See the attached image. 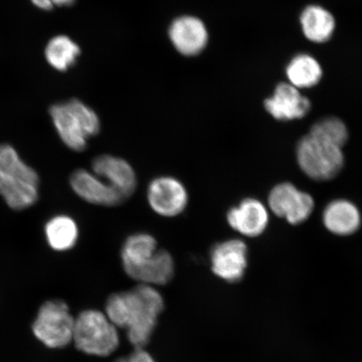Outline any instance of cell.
Returning a JSON list of instances; mask_svg holds the SVG:
<instances>
[{
    "instance_id": "obj_1",
    "label": "cell",
    "mask_w": 362,
    "mask_h": 362,
    "mask_svg": "<svg viewBox=\"0 0 362 362\" xmlns=\"http://www.w3.org/2000/svg\"><path fill=\"white\" fill-rule=\"evenodd\" d=\"M165 301L156 287L139 284L129 291L112 294L105 314L117 329H124L134 348L148 345Z\"/></svg>"
},
{
    "instance_id": "obj_2",
    "label": "cell",
    "mask_w": 362,
    "mask_h": 362,
    "mask_svg": "<svg viewBox=\"0 0 362 362\" xmlns=\"http://www.w3.org/2000/svg\"><path fill=\"white\" fill-rule=\"evenodd\" d=\"M49 112L58 135L71 151H84L89 140L100 133L97 113L76 99L55 104Z\"/></svg>"
},
{
    "instance_id": "obj_3",
    "label": "cell",
    "mask_w": 362,
    "mask_h": 362,
    "mask_svg": "<svg viewBox=\"0 0 362 362\" xmlns=\"http://www.w3.org/2000/svg\"><path fill=\"white\" fill-rule=\"evenodd\" d=\"M72 341L85 354L108 356L119 346V329L105 313L84 310L75 318Z\"/></svg>"
},
{
    "instance_id": "obj_4",
    "label": "cell",
    "mask_w": 362,
    "mask_h": 362,
    "mask_svg": "<svg viewBox=\"0 0 362 362\" xmlns=\"http://www.w3.org/2000/svg\"><path fill=\"white\" fill-rule=\"evenodd\" d=\"M296 156L303 172L317 181H327L336 177L341 171L345 160L341 148L310 134L298 143Z\"/></svg>"
},
{
    "instance_id": "obj_5",
    "label": "cell",
    "mask_w": 362,
    "mask_h": 362,
    "mask_svg": "<svg viewBox=\"0 0 362 362\" xmlns=\"http://www.w3.org/2000/svg\"><path fill=\"white\" fill-rule=\"evenodd\" d=\"M75 318L65 302L54 300L40 308L33 332L49 348L65 347L74 339Z\"/></svg>"
},
{
    "instance_id": "obj_6",
    "label": "cell",
    "mask_w": 362,
    "mask_h": 362,
    "mask_svg": "<svg viewBox=\"0 0 362 362\" xmlns=\"http://www.w3.org/2000/svg\"><path fill=\"white\" fill-rule=\"evenodd\" d=\"M147 199L151 209L165 217L180 215L189 203L187 188L173 176H158L151 180L147 189Z\"/></svg>"
},
{
    "instance_id": "obj_7",
    "label": "cell",
    "mask_w": 362,
    "mask_h": 362,
    "mask_svg": "<svg viewBox=\"0 0 362 362\" xmlns=\"http://www.w3.org/2000/svg\"><path fill=\"white\" fill-rule=\"evenodd\" d=\"M269 205L276 216L283 217L291 224L298 225L309 218L315 202L310 194L300 191L291 183L284 182L272 189Z\"/></svg>"
},
{
    "instance_id": "obj_8",
    "label": "cell",
    "mask_w": 362,
    "mask_h": 362,
    "mask_svg": "<svg viewBox=\"0 0 362 362\" xmlns=\"http://www.w3.org/2000/svg\"><path fill=\"white\" fill-rule=\"evenodd\" d=\"M123 267L129 277L140 284L153 287L170 283L175 275L173 257L161 248H158L151 255Z\"/></svg>"
},
{
    "instance_id": "obj_9",
    "label": "cell",
    "mask_w": 362,
    "mask_h": 362,
    "mask_svg": "<svg viewBox=\"0 0 362 362\" xmlns=\"http://www.w3.org/2000/svg\"><path fill=\"white\" fill-rule=\"evenodd\" d=\"M70 185L80 198L93 205L117 206L127 200L105 180L87 170H75L71 175Z\"/></svg>"
},
{
    "instance_id": "obj_10",
    "label": "cell",
    "mask_w": 362,
    "mask_h": 362,
    "mask_svg": "<svg viewBox=\"0 0 362 362\" xmlns=\"http://www.w3.org/2000/svg\"><path fill=\"white\" fill-rule=\"evenodd\" d=\"M247 253L246 244L241 240H228L216 244L211 251L212 272L226 281H238L247 268Z\"/></svg>"
},
{
    "instance_id": "obj_11",
    "label": "cell",
    "mask_w": 362,
    "mask_h": 362,
    "mask_svg": "<svg viewBox=\"0 0 362 362\" xmlns=\"http://www.w3.org/2000/svg\"><path fill=\"white\" fill-rule=\"evenodd\" d=\"M92 170L126 199L137 188V176L132 165L120 157L98 156L92 162Z\"/></svg>"
},
{
    "instance_id": "obj_12",
    "label": "cell",
    "mask_w": 362,
    "mask_h": 362,
    "mask_svg": "<svg viewBox=\"0 0 362 362\" xmlns=\"http://www.w3.org/2000/svg\"><path fill=\"white\" fill-rule=\"evenodd\" d=\"M266 110L275 119L291 121L300 119L310 112L311 104L303 96L300 89L291 83H280L276 87L273 96L264 102Z\"/></svg>"
},
{
    "instance_id": "obj_13",
    "label": "cell",
    "mask_w": 362,
    "mask_h": 362,
    "mask_svg": "<svg viewBox=\"0 0 362 362\" xmlns=\"http://www.w3.org/2000/svg\"><path fill=\"white\" fill-rule=\"evenodd\" d=\"M230 228L244 236L255 238L264 232L269 224L267 208L259 201L247 198L230 208L226 215Z\"/></svg>"
},
{
    "instance_id": "obj_14",
    "label": "cell",
    "mask_w": 362,
    "mask_h": 362,
    "mask_svg": "<svg viewBox=\"0 0 362 362\" xmlns=\"http://www.w3.org/2000/svg\"><path fill=\"white\" fill-rule=\"evenodd\" d=\"M169 34L174 47L185 56L197 55L206 47L208 42L206 26L196 17L178 18L172 23Z\"/></svg>"
},
{
    "instance_id": "obj_15",
    "label": "cell",
    "mask_w": 362,
    "mask_h": 362,
    "mask_svg": "<svg viewBox=\"0 0 362 362\" xmlns=\"http://www.w3.org/2000/svg\"><path fill=\"white\" fill-rule=\"evenodd\" d=\"M323 221L330 233L348 236L359 229L361 217L354 204L341 199L328 204L324 211Z\"/></svg>"
},
{
    "instance_id": "obj_16",
    "label": "cell",
    "mask_w": 362,
    "mask_h": 362,
    "mask_svg": "<svg viewBox=\"0 0 362 362\" xmlns=\"http://www.w3.org/2000/svg\"><path fill=\"white\" fill-rule=\"evenodd\" d=\"M303 33L315 43H324L332 38L336 30V20L327 8L320 6H310L300 16Z\"/></svg>"
},
{
    "instance_id": "obj_17",
    "label": "cell",
    "mask_w": 362,
    "mask_h": 362,
    "mask_svg": "<svg viewBox=\"0 0 362 362\" xmlns=\"http://www.w3.org/2000/svg\"><path fill=\"white\" fill-rule=\"evenodd\" d=\"M287 78L298 89L310 88L322 78L323 71L318 61L307 54H300L289 62L286 69Z\"/></svg>"
},
{
    "instance_id": "obj_18",
    "label": "cell",
    "mask_w": 362,
    "mask_h": 362,
    "mask_svg": "<svg viewBox=\"0 0 362 362\" xmlns=\"http://www.w3.org/2000/svg\"><path fill=\"white\" fill-rule=\"evenodd\" d=\"M45 236L54 250H69L76 245L79 237L78 226L74 219L66 215L53 217L45 226Z\"/></svg>"
},
{
    "instance_id": "obj_19",
    "label": "cell",
    "mask_w": 362,
    "mask_h": 362,
    "mask_svg": "<svg viewBox=\"0 0 362 362\" xmlns=\"http://www.w3.org/2000/svg\"><path fill=\"white\" fill-rule=\"evenodd\" d=\"M0 194L12 209H26L37 202L38 185L0 176Z\"/></svg>"
},
{
    "instance_id": "obj_20",
    "label": "cell",
    "mask_w": 362,
    "mask_h": 362,
    "mask_svg": "<svg viewBox=\"0 0 362 362\" xmlns=\"http://www.w3.org/2000/svg\"><path fill=\"white\" fill-rule=\"evenodd\" d=\"M0 176L25 180L39 185L38 174L23 162L16 149L8 144L0 146Z\"/></svg>"
},
{
    "instance_id": "obj_21",
    "label": "cell",
    "mask_w": 362,
    "mask_h": 362,
    "mask_svg": "<svg viewBox=\"0 0 362 362\" xmlns=\"http://www.w3.org/2000/svg\"><path fill=\"white\" fill-rule=\"evenodd\" d=\"M80 49L74 40L66 35H58L49 40L45 48V57L49 64L58 71H66L74 64Z\"/></svg>"
},
{
    "instance_id": "obj_22",
    "label": "cell",
    "mask_w": 362,
    "mask_h": 362,
    "mask_svg": "<svg viewBox=\"0 0 362 362\" xmlns=\"http://www.w3.org/2000/svg\"><path fill=\"white\" fill-rule=\"evenodd\" d=\"M309 134L341 148L349 137L346 125L336 117H324L317 121L311 127Z\"/></svg>"
},
{
    "instance_id": "obj_23",
    "label": "cell",
    "mask_w": 362,
    "mask_h": 362,
    "mask_svg": "<svg viewBox=\"0 0 362 362\" xmlns=\"http://www.w3.org/2000/svg\"><path fill=\"white\" fill-rule=\"evenodd\" d=\"M158 248L156 239L152 235L146 233L131 235L122 247V264H133L152 255Z\"/></svg>"
},
{
    "instance_id": "obj_24",
    "label": "cell",
    "mask_w": 362,
    "mask_h": 362,
    "mask_svg": "<svg viewBox=\"0 0 362 362\" xmlns=\"http://www.w3.org/2000/svg\"><path fill=\"white\" fill-rule=\"evenodd\" d=\"M115 362H156V361L144 348H135L131 354L122 357Z\"/></svg>"
},
{
    "instance_id": "obj_25",
    "label": "cell",
    "mask_w": 362,
    "mask_h": 362,
    "mask_svg": "<svg viewBox=\"0 0 362 362\" xmlns=\"http://www.w3.org/2000/svg\"><path fill=\"white\" fill-rule=\"evenodd\" d=\"M53 6H70L74 2V0H51Z\"/></svg>"
}]
</instances>
